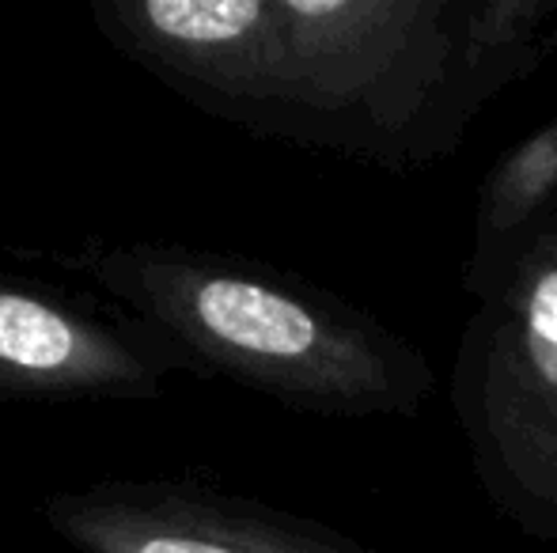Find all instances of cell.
Instances as JSON below:
<instances>
[{
  "instance_id": "obj_1",
  "label": "cell",
  "mask_w": 557,
  "mask_h": 553,
  "mask_svg": "<svg viewBox=\"0 0 557 553\" xmlns=\"http://www.w3.org/2000/svg\"><path fill=\"white\" fill-rule=\"evenodd\" d=\"M156 334L194 372H221L300 406H364L387 391L380 349L334 303L183 243L88 239L50 254Z\"/></svg>"
},
{
  "instance_id": "obj_2",
  "label": "cell",
  "mask_w": 557,
  "mask_h": 553,
  "mask_svg": "<svg viewBox=\"0 0 557 553\" xmlns=\"http://www.w3.org/2000/svg\"><path fill=\"white\" fill-rule=\"evenodd\" d=\"M194 368L178 345L122 307L91 303L38 280L0 274V399L145 402L175 372Z\"/></svg>"
},
{
  "instance_id": "obj_3",
  "label": "cell",
  "mask_w": 557,
  "mask_h": 553,
  "mask_svg": "<svg viewBox=\"0 0 557 553\" xmlns=\"http://www.w3.org/2000/svg\"><path fill=\"white\" fill-rule=\"evenodd\" d=\"M99 35L178 96L224 118L277 106V4L265 0H96Z\"/></svg>"
},
{
  "instance_id": "obj_4",
  "label": "cell",
  "mask_w": 557,
  "mask_h": 553,
  "mask_svg": "<svg viewBox=\"0 0 557 553\" xmlns=\"http://www.w3.org/2000/svg\"><path fill=\"white\" fill-rule=\"evenodd\" d=\"M76 553H345L311 527L183 478H103L42 497Z\"/></svg>"
},
{
  "instance_id": "obj_5",
  "label": "cell",
  "mask_w": 557,
  "mask_h": 553,
  "mask_svg": "<svg viewBox=\"0 0 557 553\" xmlns=\"http://www.w3.org/2000/svg\"><path fill=\"white\" fill-rule=\"evenodd\" d=\"M523 353L531 379L546 399H557V262L539 269L523 303Z\"/></svg>"
},
{
  "instance_id": "obj_6",
  "label": "cell",
  "mask_w": 557,
  "mask_h": 553,
  "mask_svg": "<svg viewBox=\"0 0 557 553\" xmlns=\"http://www.w3.org/2000/svg\"><path fill=\"white\" fill-rule=\"evenodd\" d=\"M557 178V129H546L528 148H520L512 163L505 167L497 186V213L520 216L531 201H539Z\"/></svg>"
}]
</instances>
